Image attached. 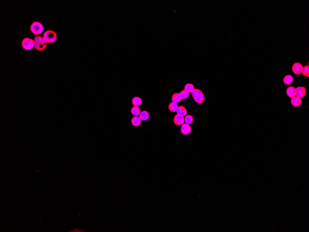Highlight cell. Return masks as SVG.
Here are the masks:
<instances>
[{
    "label": "cell",
    "mask_w": 309,
    "mask_h": 232,
    "mask_svg": "<svg viewBox=\"0 0 309 232\" xmlns=\"http://www.w3.org/2000/svg\"><path fill=\"white\" fill-rule=\"evenodd\" d=\"M47 42L43 37L36 36L34 39V45L35 49L39 51H43L47 47Z\"/></svg>",
    "instance_id": "obj_1"
},
{
    "label": "cell",
    "mask_w": 309,
    "mask_h": 232,
    "mask_svg": "<svg viewBox=\"0 0 309 232\" xmlns=\"http://www.w3.org/2000/svg\"><path fill=\"white\" fill-rule=\"evenodd\" d=\"M30 29L32 33L34 34H40L44 30V27L41 23L36 21L31 25Z\"/></svg>",
    "instance_id": "obj_2"
},
{
    "label": "cell",
    "mask_w": 309,
    "mask_h": 232,
    "mask_svg": "<svg viewBox=\"0 0 309 232\" xmlns=\"http://www.w3.org/2000/svg\"><path fill=\"white\" fill-rule=\"evenodd\" d=\"M43 36L44 38L46 40L47 43H53L57 40V34L53 31H46L44 33Z\"/></svg>",
    "instance_id": "obj_3"
},
{
    "label": "cell",
    "mask_w": 309,
    "mask_h": 232,
    "mask_svg": "<svg viewBox=\"0 0 309 232\" xmlns=\"http://www.w3.org/2000/svg\"><path fill=\"white\" fill-rule=\"evenodd\" d=\"M22 47L26 50H30L34 47V40L28 38H26L22 41Z\"/></svg>",
    "instance_id": "obj_4"
},
{
    "label": "cell",
    "mask_w": 309,
    "mask_h": 232,
    "mask_svg": "<svg viewBox=\"0 0 309 232\" xmlns=\"http://www.w3.org/2000/svg\"><path fill=\"white\" fill-rule=\"evenodd\" d=\"M303 65L299 63H295L293 64L292 67V71L294 74L296 75H299L302 73L303 70Z\"/></svg>",
    "instance_id": "obj_5"
},
{
    "label": "cell",
    "mask_w": 309,
    "mask_h": 232,
    "mask_svg": "<svg viewBox=\"0 0 309 232\" xmlns=\"http://www.w3.org/2000/svg\"><path fill=\"white\" fill-rule=\"evenodd\" d=\"M181 131L182 134L184 135H188L191 132V127L187 124H183L182 125L181 128Z\"/></svg>",
    "instance_id": "obj_6"
},
{
    "label": "cell",
    "mask_w": 309,
    "mask_h": 232,
    "mask_svg": "<svg viewBox=\"0 0 309 232\" xmlns=\"http://www.w3.org/2000/svg\"><path fill=\"white\" fill-rule=\"evenodd\" d=\"M296 89V96L297 97L302 98L305 96L306 90L304 87H298Z\"/></svg>",
    "instance_id": "obj_7"
},
{
    "label": "cell",
    "mask_w": 309,
    "mask_h": 232,
    "mask_svg": "<svg viewBox=\"0 0 309 232\" xmlns=\"http://www.w3.org/2000/svg\"><path fill=\"white\" fill-rule=\"evenodd\" d=\"M174 124L176 125L180 126L183 124L184 122V118L183 116L177 114L175 115L174 119Z\"/></svg>",
    "instance_id": "obj_8"
},
{
    "label": "cell",
    "mask_w": 309,
    "mask_h": 232,
    "mask_svg": "<svg viewBox=\"0 0 309 232\" xmlns=\"http://www.w3.org/2000/svg\"><path fill=\"white\" fill-rule=\"evenodd\" d=\"M291 104L294 107H298L300 106L302 102L301 98L298 97L297 96H294V97L292 98L291 101Z\"/></svg>",
    "instance_id": "obj_9"
},
{
    "label": "cell",
    "mask_w": 309,
    "mask_h": 232,
    "mask_svg": "<svg viewBox=\"0 0 309 232\" xmlns=\"http://www.w3.org/2000/svg\"><path fill=\"white\" fill-rule=\"evenodd\" d=\"M287 94L289 97H294L296 96V89L293 86H290L287 88Z\"/></svg>",
    "instance_id": "obj_10"
},
{
    "label": "cell",
    "mask_w": 309,
    "mask_h": 232,
    "mask_svg": "<svg viewBox=\"0 0 309 232\" xmlns=\"http://www.w3.org/2000/svg\"><path fill=\"white\" fill-rule=\"evenodd\" d=\"M177 114L181 116H184L187 114V110L184 106H181L178 107L176 111Z\"/></svg>",
    "instance_id": "obj_11"
},
{
    "label": "cell",
    "mask_w": 309,
    "mask_h": 232,
    "mask_svg": "<svg viewBox=\"0 0 309 232\" xmlns=\"http://www.w3.org/2000/svg\"><path fill=\"white\" fill-rule=\"evenodd\" d=\"M131 123L134 126H138L141 123V120L138 116H134L131 119Z\"/></svg>",
    "instance_id": "obj_12"
},
{
    "label": "cell",
    "mask_w": 309,
    "mask_h": 232,
    "mask_svg": "<svg viewBox=\"0 0 309 232\" xmlns=\"http://www.w3.org/2000/svg\"><path fill=\"white\" fill-rule=\"evenodd\" d=\"M132 103L133 106L139 107L142 103V100L140 97L135 96L132 98Z\"/></svg>",
    "instance_id": "obj_13"
},
{
    "label": "cell",
    "mask_w": 309,
    "mask_h": 232,
    "mask_svg": "<svg viewBox=\"0 0 309 232\" xmlns=\"http://www.w3.org/2000/svg\"><path fill=\"white\" fill-rule=\"evenodd\" d=\"M130 112L131 114L134 115V116H138L139 115V114H140L141 110L140 108H139V107H136V106H133L130 110Z\"/></svg>",
    "instance_id": "obj_14"
},
{
    "label": "cell",
    "mask_w": 309,
    "mask_h": 232,
    "mask_svg": "<svg viewBox=\"0 0 309 232\" xmlns=\"http://www.w3.org/2000/svg\"><path fill=\"white\" fill-rule=\"evenodd\" d=\"M171 100L172 101V102H174L175 103H178L181 101V96L179 93H175L173 94V96H172Z\"/></svg>",
    "instance_id": "obj_15"
},
{
    "label": "cell",
    "mask_w": 309,
    "mask_h": 232,
    "mask_svg": "<svg viewBox=\"0 0 309 232\" xmlns=\"http://www.w3.org/2000/svg\"><path fill=\"white\" fill-rule=\"evenodd\" d=\"M149 117V114L146 111H143L142 112H141L140 114H139V117L140 118L141 120L144 121L148 120Z\"/></svg>",
    "instance_id": "obj_16"
},
{
    "label": "cell",
    "mask_w": 309,
    "mask_h": 232,
    "mask_svg": "<svg viewBox=\"0 0 309 232\" xmlns=\"http://www.w3.org/2000/svg\"><path fill=\"white\" fill-rule=\"evenodd\" d=\"M293 78L291 75H287L283 79V82L286 85H289L293 83Z\"/></svg>",
    "instance_id": "obj_17"
},
{
    "label": "cell",
    "mask_w": 309,
    "mask_h": 232,
    "mask_svg": "<svg viewBox=\"0 0 309 232\" xmlns=\"http://www.w3.org/2000/svg\"><path fill=\"white\" fill-rule=\"evenodd\" d=\"M177 108H178L177 103H175L174 102H171L170 103H169V110H170L172 112L174 113V112H176V110H177Z\"/></svg>",
    "instance_id": "obj_18"
},
{
    "label": "cell",
    "mask_w": 309,
    "mask_h": 232,
    "mask_svg": "<svg viewBox=\"0 0 309 232\" xmlns=\"http://www.w3.org/2000/svg\"><path fill=\"white\" fill-rule=\"evenodd\" d=\"M202 94H203V93L201 90L195 89L191 92L192 96L193 98V99L197 97L198 96H199Z\"/></svg>",
    "instance_id": "obj_19"
},
{
    "label": "cell",
    "mask_w": 309,
    "mask_h": 232,
    "mask_svg": "<svg viewBox=\"0 0 309 232\" xmlns=\"http://www.w3.org/2000/svg\"><path fill=\"white\" fill-rule=\"evenodd\" d=\"M194 89V87L193 84H187L185 86L184 90L189 93H191Z\"/></svg>",
    "instance_id": "obj_20"
},
{
    "label": "cell",
    "mask_w": 309,
    "mask_h": 232,
    "mask_svg": "<svg viewBox=\"0 0 309 232\" xmlns=\"http://www.w3.org/2000/svg\"><path fill=\"white\" fill-rule=\"evenodd\" d=\"M194 100L198 103H199V104L202 103L205 100V96H204V94H201V95L198 96L197 97L195 98L194 99Z\"/></svg>",
    "instance_id": "obj_21"
},
{
    "label": "cell",
    "mask_w": 309,
    "mask_h": 232,
    "mask_svg": "<svg viewBox=\"0 0 309 232\" xmlns=\"http://www.w3.org/2000/svg\"><path fill=\"white\" fill-rule=\"evenodd\" d=\"M184 120L186 124L188 125L191 124L193 122V117L190 115H187L185 117Z\"/></svg>",
    "instance_id": "obj_22"
},
{
    "label": "cell",
    "mask_w": 309,
    "mask_h": 232,
    "mask_svg": "<svg viewBox=\"0 0 309 232\" xmlns=\"http://www.w3.org/2000/svg\"><path fill=\"white\" fill-rule=\"evenodd\" d=\"M181 99H186L189 97V93L186 91L185 90H182L180 93Z\"/></svg>",
    "instance_id": "obj_23"
},
{
    "label": "cell",
    "mask_w": 309,
    "mask_h": 232,
    "mask_svg": "<svg viewBox=\"0 0 309 232\" xmlns=\"http://www.w3.org/2000/svg\"><path fill=\"white\" fill-rule=\"evenodd\" d=\"M309 65H305L304 67H303L302 70V74L305 77H309Z\"/></svg>",
    "instance_id": "obj_24"
}]
</instances>
